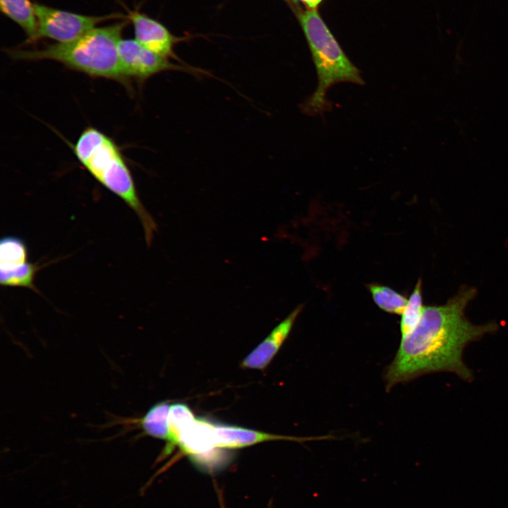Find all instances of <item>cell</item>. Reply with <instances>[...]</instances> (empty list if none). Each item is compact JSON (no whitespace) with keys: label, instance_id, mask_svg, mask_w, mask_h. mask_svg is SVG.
<instances>
[{"label":"cell","instance_id":"obj_12","mask_svg":"<svg viewBox=\"0 0 508 508\" xmlns=\"http://www.w3.org/2000/svg\"><path fill=\"white\" fill-rule=\"evenodd\" d=\"M170 407L171 404L168 401H162L148 410L140 419L141 428L147 435L168 441Z\"/></svg>","mask_w":508,"mask_h":508},{"label":"cell","instance_id":"obj_7","mask_svg":"<svg viewBox=\"0 0 508 508\" xmlns=\"http://www.w3.org/2000/svg\"><path fill=\"white\" fill-rule=\"evenodd\" d=\"M126 15L134 30L135 40L145 48L168 59L184 63L175 53L176 44L186 37L174 35L164 25L138 11L125 6Z\"/></svg>","mask_w":508,"mask_h":508},{"label":"cell","instance_id":"obj_18","mask_svg":"<svg viewBox=\"0 0 508 508\" xmlns=\"http://www.w3.org/2000/svg\"><path fill=\"white\" fill-rule=\"evenodd\" d=\"M292 1H301L303 4H304L306 6V8H316L318 5L322 1V0H291Z\"/></svg>","mask_w":508,"mask_h":508},{"label":"cell","instance_id":"obj_4","mask_svg":"<svg viewBox=\"0 0 508 508\" xmlns=\"http://www.w3.org/2000/svg\"><path fill=\"white\" fill-rule=\"evenodd\" d=\"M296 16L306 36L318 76V85L301 104L303 113L316 116L329 111V89L340 83L363 85L361 71L352 63L316 8H297Z\"/></svg>","mask_w":508,"mask_h":508},{"label":"cell","instance_id":"obj_16","mask_svg":"<svg viewBox=\"0 0 508 508\" xmlns=\"http://www.w3.org/2000/svg\"><path fill=\"white\" fill-rule=\"evenodd\" d=\"M423 308L421 281L418 279L401 314L400 321L401 337L409 334L416 328L421 318Z\"/></svg>","mask_w":508,"mask_h":508},{"label":"cell","instance_id":"obj_2","mask_svg":"<svg viewBox=\"0 0 508 508\" xmlns=\"http://www.w3.org/2000/svg\"><path fill=\"white\" fill-rule=\"evenodd\" d=\"M128 23L126 17L113 24L96 27L70 42L31 49H6V52L15 60H52L90 76L115 80L129 87L130 80L123 71L118 51L119 42Z\"/></svg>","mask_w":508,"mask_h":508},{"label":"cell","instance_id":"obj_10","mask_svg":"<svg viewBox=\"0 0 508 508\" xmlns=\"http://www.w3.org/2000/svg\"><path fill=\"white\" fill-rule=\"evenodd\" d=\"M181 451L195 460L207 456L215 447L214 423L204 418H195L179 436Z\"/></svg>","mask_w":508,"mask_h":508},{"label":"cell","instance_id":"obj_8","mask_svg":"<svg viewBox=\"0 0 508 508\" xmlns=\"http://www.w3.org/2000/svg\"><path fill=\"white\" fill-rule=\"evenodd\" d=\"M214 437L215 447L219 449H239L272 440L304 442L332 437V436L298 437L279 435L222 423H214Z\"/></svg>","mask_w":508,"mask_h":508},{"label":"cell","instance_id":"obj_3","mask_svg":"<svg viewBox=\"0 0 508 508\" xmlns=\"http://www.w3.org/2000/svg\"><path fill=\"white\" fill-rule=\"evenodd\" d=\"M73 150L84 168L137 214L150 246L157 224L140 200L131 172L116 143L97 128L88 127L81 133Z\"/></svg>","mask_w":508,"mask_h":508},{"label":"cell","instance_id":"obj_14","mask_svg":"<svg viewBox=\"0 0 508 508\" xmlns=\"http://www.w3.org/2000/svg\"><path fill=\"white\" fill-rule=\"evenodd\" d=\"M368 289L376 305L382 310L392 314H402L408 299L392 289L371 284Z\"/></svg>","mask_w":508,"mask_h":508},{"label":"cell","instance_id":"obj_11","mask_svg":"<svg viewBox=\"0 0 508 508\" xmlns=\"http://www.w3.org/2000/svg\"><path fill=\"white\" fill-rule=\"evenodd\" d=\"M1 13L16 23L25 33V43L36 42L38 30L34 3L30 0H0Z\"/></svg>","mask_w":508,"mask_h":508},{"label":"cell","instance_id":"obj_15","mask_svg":"<svg viewBox=\"0 0 508 508\" xmlns=\"http://www.w3.org/2000/svg\"><path fill=\"white\" fill-rule=\"evenodd\" d=\"M195 417L191 409L183 403L171 404L169 410V437L167 444V451L179 445L182 431L190 425Z\"/></svg>","mask_w":508,"mask_h":508},{"label":"cell","instance_id":"obj_9","mask_svg":"<svg viewBox=\"0 0 508 508\" xmlns=\"http://www.w3.org/2000/svg\"><path fill=\"white\" fill-rule=\"evenodd\" d=\"M302 308L303 306L296 307L275 327L271 333L243 359L241 366L258 370L266 368L289 336Z\"/></svg>","mask_w":508,"mask_h":508},{"label":"cell","instance_id":"obj_1","mask_svg":"<svg viewBox=\"0 0 508 508\" xmlns=\"http://www.w3.org/2000/svg\"><path fill=\"white\" fill-rule=\"evenodd\" d=\"M476 294L475 288L464 287L444 305L424 306L418 325L401 337L396 356L387 368V389L431 373H452L466 381L473 378L463 360L464 350L498 329L495 322L474 325L466 318L465 308Z\"/></svg>","mask_w":508,"mask_h":508},{"label":"cell","instance_id":"obj_6","mask_svg":"<svg viewBox=\"0 0 508 508\" xmlns=\"http://www.w3.org/2000/svg\"><path fill=\"white\" fill-rule=\"evenodd\" d=\"M118 51L124 74L131 80L135 79L143 83L150 77L168 71H177L200 75H211L208 72L190 65L173 63L145 48L135 39H121Z\"/></svg>","mask_w":508,"mask_h":508},{"label":"cell","instance_id":"obj_17","mask_svg":"<svg viewBox=\"0 0 508 508\" xmlns=\"http://www.w3.org/2000/svg\"><path fill=\"white\" fill-rule=\"evenodd\" d=\"M40 267L29 261L13 270L0 271V283L4 286L24 287L36 290L35 278Z\"/></svg>","mask_w":508,"mask_h":508},{"label":"cell","instance_id":"obj_13","mask_svg":"<svg viewBox=\"0 0 508 508\" xmlns=\"http://www.w3.org/2000/svg\"><path fill=\"white\" fill-rule=\"evenodd\" d=\"M28 248L24 241L13 236H4L0 241V271L13 270L27 262Z\"/></svg>","mask_w":508,"mask_h":508},{"label":"cell","instance_id":"obj_5","mask_svg":"<svg viewBox=\"0 0 508 508\" xmlns=\"http://www.w3.org/2000/svg\"><path fill=\"white\" fill-rule=\"evenodd\" d=\"M38 30L36 41L48 38L56 42L72 41L102 22L126 18V15L111 13L103 16H87L34 3Z\"/></svg>","mask_w":508,"mask_h":508}]
</instances>
